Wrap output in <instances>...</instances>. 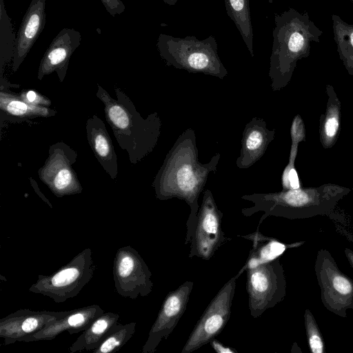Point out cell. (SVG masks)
I'll return each mask as SVG.
<instances>
[{"instance_id": "obj_1", "label": "cell", "mask_w": 353, "mask_h": 353, "mask_svg": "<svg viewBox=\"0 0 353 353\" xmlns=\"http://www.w3.org/2000/svg\"><path fill=\"white\" fill-rule=\"evenodd\" d=\"M219 158L218 154L208 164L199 162L195 136L189 129L177 139L162 167L159 181L155 185L157 197L160 200L182 199L190 209L186 223L185 244L190 242L195 230L199 195L209 173L216 170Z\"/></svg>"}, {"instance_id": "obj_2", "label": "cell", "mask_w": 353, "mask_h": 353, "mask_svg": "<svg viewBox=\"0 0 353 353\" xmlns=\"http://www.w3.org/2000/svg\"><path fill=\"white\" fill-rule=\"evenodd\" d=\"M157 46L161 57L175 68L221 79L228 74L218 53L217 42L212 35L199 39L194 36L182 38L161 33Z\"/></svg>"}, {"instance_id": "obj_3", "label": "cell", "mask_w": 353, "mask_h": 353, "mask_svg": "<svg viewBox=\"0 0 353 353\" xmlns=\"http://www.w3.org/2000/svg\"><path fill=\"white\" fill-rule=\"evenodd\" d=\"M96 265L87 248L50 275H39L29 292L48 296L56 303L75 297L94 276Z\"/></svg>"}, {"instance_id": "obj_4", "label": "cell", "mask_w": 353, "mask_h": 353, "mask_svg": "<svg viewBox=\"0 0 353 353\" xmlns=\"http://www.w3.org/2000/svg\"><path fill=\"white\" fill-rule=\"evenodd\" d=\"M245 270L249 310L251 316L257 318L283 300L286 294L284 270L279 258Z\"/></svg>"}, {"instance_id": "obj_5", "label": "cell", "mask_w": 353, "mask_h": 353, "mask_svg": "<svg viewBox=\"0 0 353 353\" xmlns=\"http://www.w3.org/2000/svg\"><path fill=\"white\" fill-rule=\"evenodd\" d=\"M228 281L210 301L185 343L181 353H191L210 343L224 329L231 314L236 279Z\"/></svg>"}, {"instance_id": "obj_6", "label": "cell", "mask_w": 353, "mask_h": 353, "mask_svg": "<svg viewBox=\"0 0 353 353\" xmlns=\"http://www.w3.org/2000/svg\"><path fill=\"white\" fill-rule=\"evenodd\" d=\"M112 273L115 290L124 298L135 300L152 291V272L139 253L130 245L117 251Z\"/></svg>"}, {"instance_id": "obj_7", "label": "cell", "mask_w": 353, "mask_h": 353, "mask_svg": "<svg viewBox=\"0 0 353 353\" xmlns=\"http://www.w3.org/2000/svg\"><path fill=\"white\" fill-rule=\"evenodd\" d=\"M223 216L212 192L205 190L199 209L195 230L190 242L189 258L196 256L210 260L222 245L231 240L222 229Z\"/></svg>"}, {"instance_id": "obj_8", "label": "cell", "mask_w": 353, "mask_h": 353, "mask_svg": "<svg viewBox=\"0 0 353 353\" xmlns=\"http://www.w3.org/2000/svg\"><path fill=\"white\" fill-rule=\"evenodd\" d=\"M316 272L327 308L341 316L342 310L353 308V282L339 271L327 252H319Z\"/></svg>"}, {"instance_id": "obj_9", "label": "cell", "mask_w": 353, "mask_h": 353, "mask_svg": "<svg viewBox=\"0 0 353 353\" xmlns=\"http://www.w3.org/2000/svg\"><path fill=\"white\" fill-rule=\"evenodd\" d=\"M193 285V281H185L167 294L142 347V353H154L161 341L168 338L186 310Z\"/></svg>"}, {"instance_id": "obj_10", "label": "cell", "mask_w": 353, "mask_h": 353, "mask_svg": "<svg viewBox=\"0 0 353 353\" xmlns=\"http://www.w3.org/2000/svg\"><path fill=\"white\" fill-rule=\"evenodd\" d=\"M68 312L18 310L0 319V337L4 345L12 344L22 337L40 331Z\"/></svg>"}, {"instance_id": "obj_11", "label": "cell", "mask_w": 353, "mask_h": 353, "mask_svg": "<svg viewBox=\"0 0 353 353\" xmlns=\"http://www.w3.org/2000/svg\"><path fill=\"white\" fill-rule=\"evenodd\" d=\"M103 312L104 310L96 304L69 310L64 316L34 334L18 339L17 342L51 341L63 332L70 334L83 332Z\"/></svg>"}, {"instance_id": "obj_12", "label": "cell", "mask_w": 353, "mask_h": 353, "mask_svg": "<svg viewBox=\"0 0 353 353\" xmlns=\"http://www.w3.org/2000/svg\"><path fill=\"white\" fill-rule=\"evenodd\" d=\"M46 1L32 0L19 28L15 42L13 68L23 61L46 23Z\"/></svg>"}, {"instance_id": "obj_13", "label": "cell", "mask_w": 353, "mask_h": 353, "mask_svg": "<svg viewBox=\"0 0 353 353\" xmlns=\"http://www.w3.org/2000/svg\"><path fill=\"white\" fill-rule=\"evenodd\" d=\"M81 35L74 29L64 28L54 39L40 65L39 76L65 67L74 50L79 46Z\"/></svg>"}, {"instance_id": "obj_14", "label": "cell", "mask_w": 353, "mask_h": 353, "mask_svg": "<svg viewBox=\"0 0 353 353\" xmlns=\"http://www.w3.org/2000/svg\"><path fill=\"white\" fill-rule=\"evenodd\" d=\"M268 131L265 122L256 118L245 128L242 139L241 155L236 161L240 168H247L263 154L268 143Z\"/></svg>"}, {"instance_id": "obj_15", "label": "cell", "mask_w": 353, "mask_h": 353, "mask_svg": "<svg viewBox=\"0 0 353 353\" xmlns=\"http://www.w3.org/2000/svg\"><path fill=\"white\" fill-rule=\"evenodd\" d=\"M241 236L252 241V248L245 264L239 271V274L248 268L256 267L279 258L288 248L300 245V243L286 245L275 239L265 236L259 231V229L253 233Z\"/></svg>"}, {"instance_id": "obj_16", "label": "cell", "mask_w": 353, "mask_h": 353, "mask_svg": "<svg viewBox=\"0 0 353 353\" xmlns=\"http://www.w3.org/2000/svg\"><path fill=\"white\" fill-rule=\"evenodd\" d=\"M119 314L103 312L69 347L70 353L96 349L118 323Z\"/></svg>"}, {"instance_id": "obj_17", "label": "cell", "mask_w": 353, "mask_h": 353, "mask_svg": "<svg viewBox=\"0 0 353 353\" xmlns=\"http://www.w3.org/2000/svg\"><path fill=\"white\" fill-rule=\"evenodd\" d=\"M223 1L228 16L234 23L250 54L253 57V28L249 0Z\"/></svg>"}, {"instance_id": "obj_18", "label": "cell", "mask_w": 353, "mask_h": 353, "mask_svg": "<svg viewBox=\"0 0 353 353\" xmlns=\"http://www.w3.org/2000/svg\"><path fill=\"white\" fill-rule=\"evenodd\" d=\"M136 322L125 325L117 323L109 332L93 353H112L119 351L132 337L135 332Z\"/></svg>"}, {"instance_id": "obj_19", "label": "cell", "mask_w": 353, "mask_h": 353, "mask_svg": "<svg viewBox=\"0 0 353 353\" xmlns=\"http://www.w3.org/2000/svg\"><path fill=\"white\" fill-rule=\"evenodd\" d=\"M1 38L0 50L1 60L14 57L16 39L12 30L10 20L4 8L3 1L1 0Z\"/></svg>"}, {"instance_id": "obj_20", "label": "cell", "mask_w": 353, "mask_h": 353, "mask_svg": "<svg viewBox=\"0 0 353 353\" xmlns=\"http://www.w3.org/2000/svg\"><path fill=\"white\" fill-rule=\"evenodd\" d=\"M305 323L311 351L313 353H323L324 350L323 341L316 321L309 310L305 311Z\"/></svg>"}, {"instance_id": "obj_21", "label": "cell", "mask_w": 353, "mask_h": 353, "mask_svg": "<svg viewBox=\"0 0 353 353\" xmlns=\"http://www.w3.org/2000/svg\"><path fill=\"white\" fill-rule=\"evenodd\" d=\"M72 174L70 170L62 169L56 175L52 183V190L58 196L73 192L72 188Z\"/></svg>"}, {"instance_id": "obj_22", "label": "cell", "mask_w": 353, "mask_h": 353, "mask_svg": "<svg viewBox=\"0 0 353 353\" xmlns=\"http://www.w3.org/2000/svg\"><path fill=\"white\" fill-rule=\"evenodd\" d=\"M93 145L94 151L99 157L103 159L112 157L113 151L111 142L103 132H99L94 135Z\"/></svg>"}, {"instance_id": "obj_23", "label": "cell", "mask_w": 353, "mask_h": 353, "mask_svg": "<svg viewBox=\"0 0 353 353\" xmlns=\"http://www.w3.org/2000/svg\"><path fill=\"white\" fill-rule=\"evenodd\" d=\"M6 110L10 114L17 116H25L39 112L36 107L30 106L17 100L9 101L6 104Z\"/></svg>"}, {"instance_id": "obj_24", "label": "cell", "mask_w": 353, "mask_h": 353, "mask_svg": "<svg viewBox=\"0 0 353 353\" xmlns=\"http://www.w3.org/2000/svg\"><path fill=\"white\" fill-rule=\"evenodd\" d=\"M107 11L112 16L119 14L125 10V6L120 0H101Z\"/></svg>"}, {"instance_id": "obj_25", "label": "cell", "mask_w": 353, "mask_h": 353, "mask_svg": "<svg viewBox=\"0 0 353 353\" xmlns=\"http://www.w3.org/2000/svg\"><path fill=\"white\" fill-rule=\"evenodd\" d=\"M338 128V121L335 118L329 119L325 123V132L328 137H333Z\"/></svg>"}, {"instance_id": "obj_26", "label": "cell", "mask_w": 353, "mask_h": 353, "mask_svg": "<svg viewBox=\"0 0 353 353\" xmlns=\"http://www.w3.org/2000/svg\"><path fill=\"white\" fill-rule=\"evenodd\" d=\"M288 179L292 188L296 190L299 188V178L297 173L294 168H291L288 172Z\"/></svg>"}, {"instance_id": "obj_27", "label": "cell", "mask_w": 353, "mask_h": 353, "mask_svg": "<svg viewBox=\"0 0 353 353\" xmlns=\"http://www.w3.org/2000/svg\"><path fill=\"white\" fill-rule=\"evenodd\" d=\"M210 343L216 352H236V350L231 349L230 347L223 346L215 339H214Z\"/></svg>"}, {"instance_id": "obj_28", "label": "cell", "mask_w": 353, "mask_h": 353, "mask_svg": "<svg viewBox=\"0 0 353 353\" xmlns=\"http://www.w3.org/2000/svg\"><path fill=\"white\" fill-rule=\"evenodd\" d=\"M26 99L30 103H33L37 98V94L32 90H30L26 93Z\"/></svg>"}, {"instance_id": "obj_29", "label": "cell", "mask_w": 353, "mask_h": 353, "mask_svg": "<svg viewBox=\"0 0 353 353\" xmlns=\"http://www.w3.org/2000/svg\"><path fill=\"white\" fill-rule=\"evenodd\" d=\"M168 6H174L178 0H161Z\"/></svg>"}, {"instance_id": "obj_30", "label": "cell", "mask_w": 353, "mask_h": 353, "mask_svg": "<svg viewBox=\"0 0 353 353\" xmlns=\"http://www.w3.org/2000/svg\"><path fill=\"white\" fill-rule=\"evenodd\" d=\"M345 252L347 253L346 255L349 258V260L353 266V253L350 252L349 250H346Z\"/></svg>"}, {"instance_id": "obj_31", "label": "cell", "mask_w": 353, "mask_h": 353, "mask_svg": "<svg viewBox=\"0 0 353 353\" xmlns=\"http://www.w3.org/2000/svg\"><path fill=\"white\" fill-rule=\"evenodd\" d=\"M350 41H351L352 46H353V32H352L351 35H350Z\"/></svg>"}]
</instances>
